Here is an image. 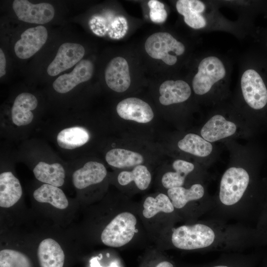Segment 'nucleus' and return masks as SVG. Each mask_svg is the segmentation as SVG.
I'll return each mask as SVG.
<instances>
[{
    "mask_svg": "<svg viewBox=\"0 0 267 267\" xmlns=\"http://www.w3.org/2000/svg\"><path fill=\"white\" fill-rule=\"evenodd\" d=\"M230 66L225 57L217 53H205L200 59L192 80L194 92L198 95L206 94L220 83L230 78Z\"/></svg>",
    "mask_w": 267,
    "mask_h": 267,
    "instance_id": "nucleus-1",
    "label": "nucleus"
},
{
    "mask_svg": "<svg viewBox=\"0 0 267 267\" xmlns=\"http://www.w3.org/2000/svg\"><path fill=\"white\" fill-rule=\"evenodd\" d=\"M176 7L178 13L183 16L185 24L192 29L206 31L222 29L225 26L224 21L220 20L221 17L215 12L216 9L208 2L178 0Z\"/></svg>",
    "mask_w": 267,
    "mask_h": 267,
    "instance_id": "nucleus-2",
    "label": "nucleus"
},
{
    "mask_svg": "<svg viewBox=\"0 0 267 267\" xmlns=\"http://www.w3.org/2000/svg\"><path fill=\"white\" fill-rule=\"evenodd\" d=\"M239 78L245 102L252 109L263 108L267 103V88L260 73L243 60Z\"/></svg>",
    "mask_w": 267,
    "mask_h": 267,
    "instance_id": "nucleus-3",
    "label": "nucleus"
},
{
    "mask_svg": "<svg viewBox=\"0 0 267 267\" xmlns=\"http://www.w3.org/2000/svg\"><path fill=\"white\" fill-rule=\"evenodd\" d=\"M145 49L153 58L161 59L168 65H174L178 57L185 51V46L167 32H158L150 35L144 44Z\"/></svg>",
    "mask_w": 267,
    "mask_h": 267,
    "instance_id": "nucleus-4",
    "label": "nucleus"
},
{
    "mask_svg": "<svg viewBox=\"0 0 267 267\" xmlns=\"http://www.w3.org/2000/svg\"><path fill=\"white\" fill-rule=\"evenodd\" d=\"M215 238V232L210 227L197 223L177 227L172 233L171 240L176 248L194 250L209 247L214 243Z\"/></svg>",
    "mask_w": 267,
    "mask_h": 267,
    "instance_id": "nucleus-5",
    "label": "nucleus"
},
{
    "mask_svg": "<svg viewBox=\"0 0 267 267\" xmlns=\"http://www.w3.org/2000/svg\"><path fill=\"white\" fill-rule=\"evenodd\" d=\"M136 222L135 217L131 213L119 214L102 230V242L111 247H120L128 244L134 235Z\"/></svg>",
    "mask_w": 267,
    "mask_h": 267,
    "instance_id": "nucleus-6",
    "label": "nucleus"
},
{
    "mask_svg": "<svg viewBox=\"0 0 267 267\" xmlns=\"http://www.w3.org/2000/svg\"><path fill=\"white\" fill-rule=\"evenodd\" d=\"M249 182V176L245 169L236 167L228 169L221 180V202L226 206L236 204L242 198Z\"/></svg>",
    "mask_w": 267,
    "mask_h": 267,
    "instance_id": "nucleus-7",
    "label": "nucleus"
},
{
    "mask_svg": "<svg viewBox=\"0 0 267 267\" xmlns=\"http://www.w3.org/2000/svg\"><path fill=\"white\" fill-rule=\"evenodd\" d=\"M12 8L18 19L27 23L45 24L54 16L53 6L47 2L33 4L27 0H15Z\"/></svg>",
    "mask_w": 267,
    "mask_h": 267,
    "instance_id": "nucleus-8",
    "label": "nucleus"
},
{
    "mask_svg": "<svg viewBox=\"0 0 267 267\" xmlns=\"http://www.w3.org/2000/svg\"><path fill=\"white\" fill-rule=\"evenodd\" d=\"M85 49L81 44L65 43L58 48L53 61L49 64L47 72L55 76L78 64L84 56Z\"/></svg>",
    "mask_w": 267,
    "mask_h": 267,
    "instance_id": "nucleus-9",
    "label": "nucleus"
},
{
    "mask_svg": "<svg viewBox=\"0 0 267 267\" xmlns=\"http://www.w3.org/2000/svg\"><path fill=\"white\" fill-rule=\"evenodd\" d=\"M47 31L43 26L26 30L14 45V51L20 59H27L38 52L46 43Z\"/></svg>",
    "mask_w": 267,
    "mask_h": 267,
    "instance_id": "nucleus-10",
    "label": "nucleus"
},
{
    "mask_svg": "<svg viewBox=\"0 0 267 267\" xmlns=\"http://www.w3.org/2000/svg\"><path fill=\"white\" fill-rule=\"evenodd\" d=\"M93 65L87 59L81 60L68 74L58 77L53 83V88L57 92L65 93L73 89L80 83L87 82L93 73Z\"/></svg>",
    "mask_w": 267,
    "mask_h": 267,
    "instance_id": "nucleus-11",
    "label": "nucleus"
},
{
    "mask_svg": "<svg viewBox=\"0 0 267 267\" xmlns=\"http://www.w3.org/2000/svg\"><path fill=\"white\" fill-rule=\"evenodd\" d=\"M105 80L108 87L117 92L126 91L131 85L129 67L122 57L113 58L105 70Z\"/></svg>",
    "mask_w": 267,
    "mask_h": 267,
    "instance_id": "nucleus-12",
    "label": "nucleus"
},
{
    "mask_svg": "<svg viewBox=\"0 0 267 267\" xmlns=\"http://www.w3.org/2000/svg\"><path fill=\"white\" fill-rule=\"evenodd\" d=\"M116 111L122 119L139 123H147L154 117L150 105L136 97H129L122 100L117 105Z\"/></svg>",
    "mask_w": 267,
    "mask_h": 267,
    "instance_id": "nucleus-13",
    "label": "nucleus"
},
{
    "mask_svg": "<svg viewBox=\"0 0 267 267\" xmlns=\"http://www.w3.org/2000/svg\"><path fill=\"white\" fill-rule=\"evenodd\" d=\"M106 175L104 165L96 161H89L73 173L72 182L76 188L82 189L101 182Z\"/></svg>",
    "mask_w": 267,
    "mask_h": 267,
    "instance_id": "nucleus-14",
    "label": "nucleus"
},
{
    "mask_svg": "<svg viewBox=\"0 0 267 267\" xmlns=\"http://www.w3.org/2000/svg\"><path fill=\"white\" fill-rule=\"evenodd\" d=\"M159 92L160 103L167 106L186 101L191 95V89L183 80H167L160 85Z\"/></svg>",
    "mask_w": 267,
    "mask_h": 267,
    "instance_id": "nucleus-15",
    "label": "nucleus"
},
{
    "mask_svg": "<svg viewBox=\"0 0 267 267\" xmlns=\"http://www.w3.org/2000/svg\"><path fill=\"white\" fill-rule=\"evenodd\" d=\"M37 256L41 267H63L64 252L59 243L51 238L40 242Z\"/></svg>",
    "mask_w": 267,
    "mask_h": 267,
    "instance_id": "nucleus-16",
    "label": "nucleus"
},
{
    "mask_svg": "<svg viewBox=\"0 0 267 267\" xmlns=\"http://www.w3.org/2000/svg\"><path fill=\"white\" fill-rule=\"evenodd\" d=\"M37 105V99L33 94L28 92L19 94L16 97L11 109L13 123L18 126L31 123L34 118L32 111L35 110Z\"/></svg>",
    "mask_w": 267,
    "mask_h": 267,
    "instance_id": "nucleus-17",
    "label": "nucleus"
},
{
    "mask_svg": "<svg viewBox=\"0 0 267 267\" xmlns=\"http://www.w3.org/2000/svg\"><path fill=\"white\" fill-rule=\"evenodd\" d=\"M235 124L226 120L221 115L211 117L201 130L203 138L208 142H214L233 135L236 132Z\"/></svg>",
    "mask_w": 267,
    "mask_h": 267,
    "instance_id": "nucleus-18",
    "label": "nucleus"
},
{
    "mask_svg": "<svg viewBox=\"0 0 267 267\" xmlns=\"http://www.w3.org/2000/svg\"><path fill=\"white\" fill-rule=\"evenodd\" d=\"M22 195L20 182L11 172L0 175V206L9 208L17 203Z\"/></svg>",
    "mask_w": 267,
    "mask_h": 267,
    "instance_id": "nucleus-19",
    "label": "nucleus"
},
{
    "mask_svg": "<svg viewBox=\"0 0 267 267\" xmlns=\"http://www.w3.org/2000/svg\"><path fill=\"white\" fill-rule=\"evenodd\" d=\"M33 173L38 180L45 184L59 187L64 183L65 172L59 163L49 164L40 162L34 168Z\"/></svg>",
    "mask_w": 267,
    "mask_h": 267,
    "instance_id": "nucleus-20",
    "label": "nucleus"
},
{
    "mask_svg": "<svg viewBox=\"0 0 267 267\" xmlns=\"http://www.w3.org/2000/svg\"><path fill=\"white\" fill-rule=\"evenodd\" d=\"M33 197L38 202L49 204L58 209H66L69 206V201L63 191L52 185H42L34 191Z\"/></svg>",
    "mask_w": 267,
    "mask_h": 267,
    "instance_id": "nucleus-21",
    "label": "nucleus"
},
{
    "mask_svg": "<svg viewBox=\"0 0 267 267\" xmlns=\"http://www.w3.org/2000/svg\"><path fill=\"white\" fill-rule=\"evenodd\" d=\"M105 160L112 167L125 168L141 165L144 158L138 152L123 148H114L106 153Z\"/></svg>",
    "mask_w": 267,
    "mask_h": 267,
    "instance_id": "nucleus-22",
    "label": "nucleus"
},
{
    "mask_svg": "<svg viewBox=\"0 0 267 267\" xmlns=\"http://www.w3.org/2000/svg\"><path fill=\"white\" fill-rule=\"evenodd\" d=\"M89 136L86 129L76 126L61 131L57 134L56 139L60 147L73 149L85 144L89 140Z\"/></svg>",
    "mask_w": 267,
    "mask_h": 267,
    "instance_id": "nucleus-23",
    "label": "nucleus"
},
{
    "mask_svg": "<svg viewBox=\"0 0 267 267\" xmlns=\"http://www.w3.org/2000/svg\"><path fill=\"white\" fill-rule=\"evenodd\" d=\"M167 193L174 208L181 209L188 202L201 198L204 189L202 185L194 184L188 189L182 186L170 188Z\"/></svg>",
    "mask_w": 267,
    "mask_h": 267,
    "instance_id": "nucleus-24",
    "label": "nucleus"
},
{
    "mask_svg": "<svg viewBox=\"0 0 267 267\" xmlns=\"http://www.w3.org/2000/svg\"><path fill=\"white\" fill-rule=\"evenodd\" d=\"M172 166L175 172L165 173L161 179L163 186L168 189L181 186L186 176L194 169L192 163L180 159L174 161Z\"/></svg>",
    "mask_w": 267,
    "mask_h": 267,
    "instance_id": "nucleus-25",
    "label": "nucleus"
},
{
    "mask_svg": "<svg viewBox=\"0 0 267 267\" xmlns=\"http://www.w3.org/2000/svg\"><path fill=\"white\" fill-rule=\"evenodd\" d=\"M182 151L198 157H206L211 153L213 146L210 142L192 133L187 134L178 143Z\"/></svg>",
    "mask_w": 267,
    "mask_h": 267,
    "instance_id": "nucleus-26",
    "label": "nucleus"
},
{
    "mask_svg": "<svg viewBox=\"0 0 267 267\" xmlns=\"http://www.w3.org/2000/svg\"><path fill=\"white\" fill-rule=\"evenodd\" d=\"M117 179L121 185H126L134 181L138 189L143 190L149 186L151 181V175L146 166L138 165L131 171L121 172L118 175Z\"/></svg>",
    "mask_w": 267,
    "mask_h": 267,
    "instance_id": "nucleus-27",
    "label": "nucleus"
},
{
    "mask_svg": "<svg viewBox=\"0 0 267 267\" xmlns=\"http://www.w3.org/2000/svg\"><path fill=\"white\" fill-rule=\"evenodd\" d=\"M142 214L147 219H150L159 212L170 213L174 211L171 200L163 193L159 194L155 198L149 196L143 203Z\"/></svg>",
    "mask_w": 267,
    "mask_h": 267,
    "instance_id": "nucleus-28",
    "label": "nucleus"
},
{
    "mask_svg": "<svg viewBox=\"0 0 267 267\" xmlns=\"http://www.w3.org/2000/svg\"><path fill=\"white\" fill-rule=\"evenodd\" d=\"M0 267H31L29 259L23 253L13 249L0 251Z\"/></svg>",
    "mask_w": 267,
    "mask_h": 267,
    "instance_id": "nucleus-29",
    "label": "nucleus"
},
{
    "mask_svg": "<svg viewBox=\"0 0 267 267\" xmlns=\"http://www.w3.org/2000/svg\"><path fill=\"white\" fill-rule=\"evenodd\" d=\"M148 5L150 8L149 16L152 21L155 23L165 21L168 14L163 3L156 0H150L148 2Z\"/></svg>",
    "mask_w": 267,
    "mask_h": 267,
    "instance_id": "nucleus-30",
    "label": "nucleus"
},
{
    "mask_svg": "<svg viewBox=\"0 0 267 267\" xmlns=\"http://www.w3.org/2000/svg\"><path fill=\"white\" fill-rule=\"evenodd\" d=\"M6 59L2 50L0 49V77L3 76L5 73Z\"/></svg>",
    "mask_w": 267,
    "mask_h": 267,
    "instance_id": "nucleus-31",
    "label": "nucleus"
},
{
    "mask_svg": "<svg viewBox=\"0 0 267 267\" xmlns=\"http://www.w3.org/2000/svg\"><path fill=\"white\" fill-rule=\"evenodd\" d=\"M156 267H174L173 265L167 261H163L157 265Z\"/></svg>",
    "mask_w": 267,
    "mask_h": 267,
    "instance_id": "nucleus-32",
    "label": "nucleus"
},
{
    "mask_svg": "<svg viewBox=\"0 0 267 267\" xmlns=\"http://www.w3.org/2000/svg\"><path fill=\"white\" fill-rule=\"evenodd\" d=\"M91 267H101L96 260V259H92L91 261Z\"/></svg>",
    "mask_w": 267,
    "mask_h": 267,
    "instance_id": "nucleus-33",
    "label": "nucleus"
},
{
    "mask_svg": "<svg viewBox=\"0 0 267 267\" xmlns=\"http://www.w3.org/2000/svg\"><path fill=\"white\" fill-rule=\"evenodd\" d=\"M109 267H118L117 265L115 263H112Z\"/></svg>",
    "mask_w": 267,
    "mask_h": 267,
    "instance_id": "nucleus-34",
    "label": "nucleus"
},
{
    "mask_svg": "<svg viewBox=\"0 0 267 267\" xmlns=\"http://www.w3.org/2000/svg\"><path fill=\"white\" fill-rule=\"evenodd\" d=\"M214 267H228L225 266H217Z\"/></svg>",
    "mask_w": 267,
    "mask_h": 267,
    "instance_id": "nucleus-35",
    "label": "nucleus"
}]
</instances>
